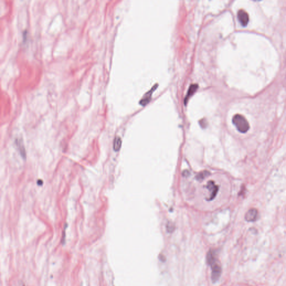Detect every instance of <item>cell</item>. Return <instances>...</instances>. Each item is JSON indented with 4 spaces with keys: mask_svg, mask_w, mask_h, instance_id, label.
I'll list each match as a JSON object with an SVG mask.
<instances>
[{
    "mask_svg": "<svg viewBox=\"0 0 286 286\" xmlns=\"http://www.w3.org/2000/svg\"><path fill=\"white\" fill-rule=\"evenodd\" d=\"M232 121L238 131L241 133H246L250 129L248 121L242 115L236 114L234 115Z\"/></svg>",
    "mask_w": 286,
    "mask_h": 286,
    "instance_id": "6da1fadb",
    "label": "cell"
},
{
    "mask_svg": "<svg viewBox=\"0 0 286 286\" xmlns=\"http://www.w3.org/2000/svg\"><path fill=\"white\" fill-rule=\"evenodd\" d=\"M206 188L209 190V192H210V196L208 198V200L211 201L216 197L219 191V187L216 185L215 182L214 181H210L207 183L206 185Z\"/></svg>",
    "mask_w": 286,
    "mask_h": 286,
    "instance_id": "7a4b0ae2",
    "label": "cell"
},
{
    "mask_svg": "<svg viewBox=\"0 0 286 286\" xmlns=\"http://www.w3.org/2000/svg\"><path fill=\"white\" fill-rule=\"evenodd\" d=\"M239 21L243 27L247 26L249 21V15L244 10H240L238 12Z\"/></svg>",
    "mask_w": 286,
    "mask_h": 286,
    "instance_id": "3957f363",
    "label": "cell"
},
{
    "mask_svg": "<svg viewBox=\"0 0 286 286\" xmlns=\"http://www.w3.org/2000/svg\"><path fill=\"white\" fill-rule=\"evenodd\" d=\"M258 218V211L255 208H251L245 215V219L248 222H254Z\"/></svg>",
    "mask_w": 286,
    "mask_h": 286,
    "instance_id": "277c9868",
    "label": "cell"
},
{
    "mask_svg": "<svg viewBox=\"0 0 286 286\" xmlns=\"http://www.w3.org/2000/svg\"><path fill=\"white\" fill-rule=\"evenodd\" d=\"M221 274V268L219 265L216 264L212 267V273L211 279L213 282H216L219 279Z\"/></svg>",
    "mask_w": 286,
    "mask_h": 286,
    "instance_id": "5b68a950",
    "label": "cell"
},
{
    "mask_svg": "<svg viewBox=\"0 0 286 286\" xmlns=\"http://www.w3.org/2000/svg\"><path fill=\"white\" fill-rule=\"evenodd\" d=\"M157 87H158V85H156L153 87L152 89H150L147 93H145V95L140 101V104H141L142 106H145L148 104L151 100L153 92H154V91H155V89H156Z\"/></svg>",
    "mask_w": 286,
    "mask_h": 286,
    "instance_id": "8992f818",
    "label": "cell"
},
{
    "mask_svg": "<svg viewBox=\"0 0 286 286\" xmlns=\"http://www.w3.org/2000/svg\"><path fill=\"white\" fill-rule=\"evenodd\" d=\"M216 253L213 250H210L208 252L207 255V262L209 265L211 267L216 264Z\"/></svg>",
    "mask_w": 286,
    "mask_h": 286,
    "instance_id": "52a82bcc",
    "label": "cell"
},
{
    "mask_svg": "<svg viewBox=\"0 0 286 286\" xmlns=\"http://www.w3.org/2000/svg\"><path fill=\"white\" fill-rule=\"evenodd\" d=\"M198 87V86L197 85H192L190 86L188 91L187 92V94L186 97L185 98V104H187L188 100L189 99L190 97L192 96L193 95V93L196 92V91L197 90Z\"/></svg>",
    "mask_w": 286,
    "mask_h": 286,
    "instance_id": "ba28073f",
    "label": "cell"
},
{
    "mask_svg": "<svg viewBox=\"0 0 286 286\" xmlns=\"http://www.w3.org/2000/svg\"><path fill=\"white\" fill-rule=\"evenodd\" d=\"M16 145L18 146V148L19 149V151L20 152L21 156L24 158H26V152H25V150L24 148V146L23 145L22 141L19 140H17L16 141Z\"/></svg>",
    "mask_w": 286,
    "mask_h": 286,
    "instance_id": "9c48e42d",
    "label": "cell"
},
{
    "mask_svg": "<svg viewBox=\"0 0 286 286\" xmlns=\"http://www.w3.org/2000/svg\"><path fill=\"white\" fill-rule=\"evenodd\" d=\"M121 144H122V141H121V138L119 137H116L114 141V150L115 152L119 151V150L121 147Z\"/></svg>",
    "mask_w": 286,
    "mask_h": 286,
    "instance_id": "30bf717a",
    "label": "cell"
},
{
    "mask_svg": "<svg viewBox=\"0 0 286 286\" xmlns=\"http://www.w3.org/2000/svg\"><path fill=\"white\" fill-rule=\"evenodd\" d=\"M210 175V173L207 171H202L196 175V179L199 181H202L208 177Z\"/></svg>",
    "mask_w": 286,
    "mask_h": 286,
    "instance_id": "8fae6325",
    "label": "cell"
},
{
    "mask_svg": "<svg viewBox=\"0 0 286 286\" xmlns=\"http://www.w3.org/2000/svg\"><path fill=\"white\" fill-rule=\"evenodd\" d=\"M175 227L173 223L168 222L167 224V230L169 233H172L175 230Z\"/></svg>",
    "mask_w": 286,
    "mask_h": 286,
    "instance_id": "7c38bea8",
    "label": "cell"
},
{
    "mask_svg": "<svg viewBox=\"0 0 286 286\" xmlns=\"http://www.w3.org/2000/svg\"><path fill=\"white\" fill-rule=\"evenodd\" d=\"M159 259L160 260H161L162 262H165L166 260V258H165V256H164L163 255H160Z\"/></svg>",
    "mask_w": 286,
    "mask_h": 286,
    "instance_id": "4fadbf2b",
    "label": "cell"
},
{
    "mask_svg": "<svg viewBox=\"0 0 286 286\" xmlns=\"http://www.w3.org/2000/svg\"><path fill=\"white\" fill-rule=\"evenodd\" d=\"M43 181H42L41 180H39L38 182H37V185H38L39 186H41V185H43Z\"/></svg>",
    "mask_w": 286,
    "mask_h": 286,
    "instance_id": "5bb4252c",
    "label": "cell"
},
{
    "mask_svg": "<svg viewBox=\"0 0 286 286\" xmlns=\"http://www.w3.org/2000/svg\"><path fill=\"white\" fill-rule=\"evenodd\" d=\"M18 286H25V284H24V283L22 282H21V281H20V282H19V283H18Z\"/></svg>",
    "mask_w": 286,
    "mask_h": 286,
    "instance_id": "9a60e30c",
    "label": "cell"
}]
</instances>
